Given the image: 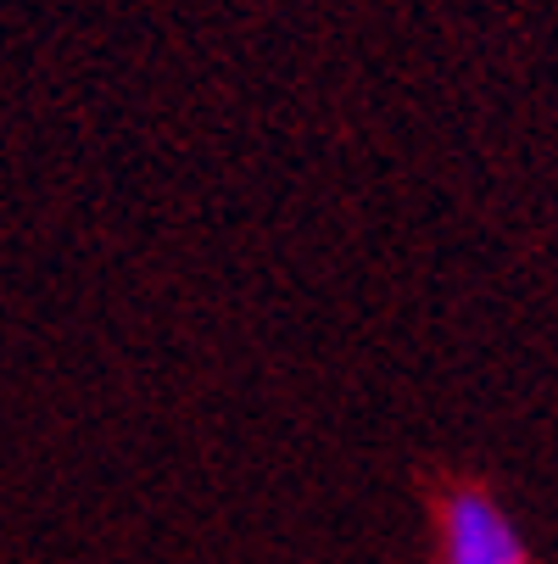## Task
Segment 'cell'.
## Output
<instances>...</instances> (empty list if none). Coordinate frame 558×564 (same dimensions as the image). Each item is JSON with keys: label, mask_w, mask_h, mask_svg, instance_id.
Listing matches in <instances>:
<instances>
[{"label": "cell", "mask_w": 558, "mask_h": 564, "mask_svg": "<svg viewBox=\"0 0 558 564\" xmlns=\"http://www.w3.org/2000/svg\"><path fill=\"white\" fill-rule=\"evenodd\" d=\"M425 531H430V564H530V542L508 520L503 498L481 475L463 469H425Z\"/></svg>", "instance_id": "obj_1"}]
</instances>
